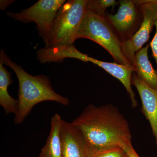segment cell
Returning a JSON list of instances; mask_svg holds the SVG:
<instances>
[{
  "mask_svg": "<svg viewBox=\"0 0 157 157\" xmlns=\"http://www.w3.org/2000/svg\"><path fill=\"white\" fill-rule=\"evenodd\" d=\"M14 1H10V0H1L0 1V9L1 10H5L9 5L12 4Z\"/></svg>",
  "mask_w": 157,
  "mask_h": 157,
  "instance_id": "ac0fdd59",
  "label": "cell"
},
{
  "mask_svg": "<svg viewBox=\"0 0 157 157\" xmlns=\"http://www.w3.org/2000/svg\"><path fill=\"white\" fill-rule=\"evenodd\" d=\"M132 85L139 94L141 101V112L149 122L157 147V89L149 87L137 77L132 74Z\"/></svg>",
  "mask_w": 157,
  "mask_h": 157,
  "instance_id": "30bf717a",
  "label": "cell"
},
{
  "mask_svg": "<svg viewBox=\"0 0 157 157\" xmlns=\"http://www.w3.org/2000/svg\"><path fill=\"white\" fill-rule=\"evenodd\" d=\"M74 58L84 62H90L100 67L104 70L117 78L125 88L130 97L132 107H137V102L136 96L132 88V74L135 72V68L132 65L119 64L116 63L102 61L82 53L77 50L74 54Z\"/></svg>",
  "mask_w": 157,
  "mask_h": 157,
  "instance_id": "ba28073f",
  "label": "cell"
},
{
  "mask_svg": "<svg viewBox=\"0 0 157 157\" xmlns=\"http://www.w3.org/2000/svg\"><path fill=\"white\" fill-rule=\"evenodd\" d=\"M62 121L63 119L58 113L52 117L49 135L38 157H62Z\"/></svg>",
  "mask_w": 157,
  "mask_h": 157,
  "instance_id": "7c38bea8",
  "label": "cell"
},
{
  "mask_svg": "<svg viewBox=\"0 0 157 157\" xmlns=\"http://www.w3.org/2000/svg\"><path fill=\"white\" fill-rule=\"evenodd\" d=\"M118 5L119 3L115 0H86L85 9L87 12L104 17L107 8H113Z\"/></svg>",
  "mask_w": 157,
  "mask_h": 157,
  "instance_id": "5bb4252c",
  "label": "cell"
},
{
  "mask_svg": "<svg viewBox=\"0 0 157 157\" xmlns=\"http://www.w3.org/2000/svg\"><path fill=\"white\" fill-rule=\"evenodd\" d=\"M0 61V105L6 114L17 113L18 110V100H15L9 95L8 88L13 82L11 73Z\"/></svg>",
  "mask_w": 157,
  "mask_h": 157,
  "instance_id": "4fadbf2b",
  "label": "cell"
},
{
  "mask_svg": "<svg viewBox=\"0 0 157 157\" xmlns=\"http://www.w3.org/2000/svg\"><path fill=\"white\" fill-rule=\"evenodd\" d=\"M155 26L156 31L154 36L152 39L150 43V46L151 48L152 56L153 57L156 64V72H157V20L155 23Z\"/></svg>",
  "mask_w": 157,
  "mask_h": 157,
  "instance_id": "2e32d148",
  "label": "cell"
},
{
  "mask_svg": "<svg viewBox=\"0 0 157 157\" xmlns=\"http://www.w3.org/2000/svg\"><path fill=\"white\" fill-rule=\"evenodd\" d=\"M62 157H92L94 152L81 132L72 123L62 121Z\"/></svg>",
  "mask_w": 157,
  "mask_h": 157,
  "instance_id": "9c48e42d",
  "label": "cell"
},
{
  "mask_svg": "<svg viewBox=\"0 0 157 157\" xmlns=\"http://www.w3.org/2000/svg\"><path fill=\"white\" fill-rule=\"evenodd\" d=\"M93 152L109 147L133 146L128 123L112 104H90L72 121Z\"/></svg>",
  "mask_w": 157,
  "mask_h": 157,
  "instance_id": "6da1fadb",
  "label": "cell"
},
{
  "mask_svg": "<svg viewBox=\"0 0 157 157\" xmlns=\"http://www.w3.org/2000/svg\"><path fill=\"white\" fill-rule=\"evenodd\" d=\"M80 38L90 39L101 45L117 63L132 65L124 55L121 42L104 17L86 11L76 35V40Z\"/></svg>",
  "mask_w": 157,
  "mask_h": 157,
  "instance_id": "277c9868",
  "label": "cell"
},
{
  "mask_svg": "<svg viewBox=\"0 0 157 157\" xmlns=\"http://www.w3.org/2000/svg\"><path fill=\"white\" fill-rule=\"evenodd\" d=\"M0 61L13 70L18 81V107L14 123L21 124L24 121L36 105L46 101H52L68 106L69 99L55 91L50 79L44 75L33 76L23 68L12 61L4 51H1Z\"/></svg>",
  "mask_w": 157,
  "mask_h": 157,
  "instance_id": "7a4b0ae2",
  "label": "cell"
},
{
  "mask_svg": "<svg viewBox=\"0 0 157 157\" xmlns=\"http://www.w3.org/2000/svg\"><path fill=\"white\" fill-rule=\"evenodd\" d=\"M124 149L126 151L129 157H140L135 151L133 146L126 147Z\"/></svg>",
  "mask_w": 157,
  "mask_h": 157,
  "instance_id": "e0dca14e",
  "label": "cell"
},
{
  "mask_svg": "<svg viewBox=\"0 0 157 157\" xmlns=\"http://www.w3.org/2000/svg\"><path fill=\"white\" fill-rule=\"evenodd\" d=\"M92 157H129L121 146H112L101 149L93 153Z\"/></svg>",
  "mask_w": 157,
  "mask_h": 157,
  "instance_id": "9a60e30c",
  "label": "cell"
},
{
  "mask_svg": "<svg viewBox=\"0 0 157 157\" xmlns=\"http://www.w3.org/2000/svg\"><path fill=\"white\" fill-rule=\"evenodd\" d=\"M147 44L135 54L133 66L136 75L141 81L149 87L157 89V72L149 59Z\"/></svg>",
  "mask_w": 157,
  "mask_h": 157,
  "instance_id": "8fae6325",
  "label": "cell"
},
{
  "mask_svg": "<svg viewBox=\"0 0 157 157\" xmlns=\"http://www.w3.org/2000/svg\"><path fill=\"white\" fill-rule=\"evenodd\" d=\"M135 2L143 14V22L130 40L121 43L124 55L133 66L135 54L148 41L157 20V0H135Z\"/></svg>",
  "mask_w": 157,
  "mask_h": 157,
  "instance_id": "52a82bcc",
  "label": "cell"
},
{
  "mask_svg": "<svg viewBox=\"0 0 157 157\" xmlns=\"http://www.w3.org/2000/svg\"><path fill=\"white\" fill-rule=\"evenodd\" d=\"M66 2L64 0H39L28 9L17 13L8 11L7 15L21 22L35 23L39 36L43 39L49 33L58 11Z\"/></svg>",
  "mask_w": 157,
  "mask_h": 157,
  "instance_id": "8992f818",
  "label": "cell"
},
{
  "mask_svg": "<svg viewBox=\"0 0 157 157\" xmlns=\"http://www.w3.org/2000/svg\"><path fill=\"white\" fill-rule=\"evenodd\" d=\"M86 0H69L59 9L48 35L43 38L44 48L73 45L86 14Z\"/></svg>",
  "mask_w": 157,
  "mask_h": 157,
  "instance_id": "3957f363",
  "label": "cell"
},
{
  "mask_svg": "<svg viewBox=\"0 0 157 157\" xmlns=\"http://www.w3.org/2000/svg\"><path fill=\"white\" fill-rule=\"evenodd\" d=\"M119 7L114 14L106 13L104 16L121 43L130 40L138 31L143 16L135 0L119 1Z\"/></svg>",
  "mask_w": 157,
  "mask_h": 157,
  "instance_id": "5b68a950",
  "label": "cell"
}]
</instances>
